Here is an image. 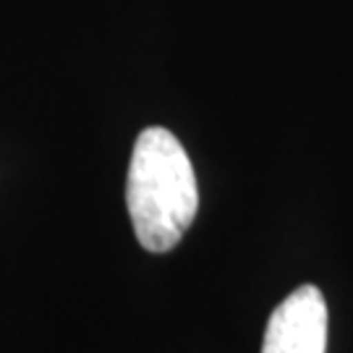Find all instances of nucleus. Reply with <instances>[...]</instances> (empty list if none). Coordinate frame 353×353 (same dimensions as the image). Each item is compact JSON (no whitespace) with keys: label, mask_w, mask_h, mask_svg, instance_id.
Wrapping results in <instances>:
<instances>
[{"label":"nucleus","mask_w":353,"mask_h":353,"mask_svg":"<svg viewBox=\"0 0 353 353\" xmlns=\"http://www.w3.org/2000/svg\"><path fill=\"white\" fill-rule=\"evenodd\" d=\"M262 353H327V301L316 285H301L270 314Z\"/></svg>","instance_id":"obj_2"},{"label":"nucleus","mask_w":353,"mask_h":353,"mask_svg":"<svg viewBox=\"0 0 353 353\" xmlns=\"http://www.w3.org/2000/svg\"><path fill=\"white\" fill-rule=\"evenodd\" d=\"M126 207L137 241L152 254H165L186 236L199 189L183 144L163 126L139 134L126 178Z\"/></svg>","instance_id":"obj_1"}]
</instances>
